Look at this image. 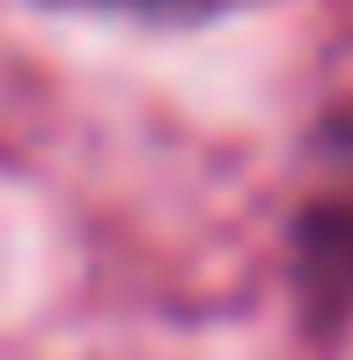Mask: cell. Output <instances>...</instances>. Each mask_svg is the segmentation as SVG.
<instances>
[{"mask_svg":"<svg viewBox=\"0 0 353 360\" xmlns=\"http://www.w3.org/2000/svg\"><path fill=\"white\" fill-rule=\"evenodd\" d=\"M295 265H302V287H309L324 309L353 302V169L302 206V221H295Z\"/></svg>","mask_w":353,"mask_h":360,"instance_id":"cell-1","label":"cell"},{"mask_svg":"<svg viewBox=\"0 0 353 360\" xmlns=\"http://www.w3.org/2000/svg\"><path fill=\"white\" fill-rule=\"evenodd\" d=\"M59 8H118V15H155V22H191V15H221L243 0H59Z\"/></svg>","mask_w":353,"mask_h":360,"instance_id":"cell-2","label":"cell"}]
</instances>
